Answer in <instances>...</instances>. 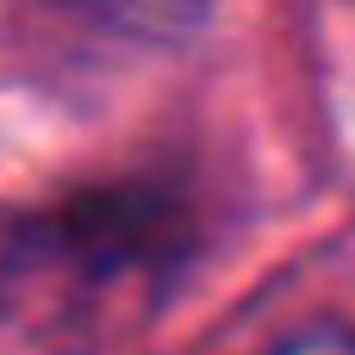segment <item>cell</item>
Returning <instances> with one entry per match:
<instances>
[{
	"label": "cell",
	"instance_id": "6da1fadb",
	"mask_svg": "<svg viewBox=\"0 0 355 355\" xmlns=\"http://www.w3.org/2000/svg\"><path fill=\"white\" fill-rule=\"evenodd\" d=\"M181 225L156 193L112 187L44 212L6 250V300L37 331H112L119 312H144L181 262Z\"/></svg>",
	"mask_w": 355,
	"mask_h": 355
},
{
	"label": "cell",
	"instance_id": "7a4b0ae2",
	"mask_svg": "<svg viewBox=\"0 0 355 355\" xmlns=\"http://www.w3.org/2000/svg\"><path fill=\"white\" fill-rule=\"evenodd\" d=\"M69 12H81L87 25L112 31V37H137V44H175L193 37L212 12V0H62Z\"/></svg>",
	"mask_w": 355,
	"mask_h": 355
},
{
	"label": "cell",
	"instance_id": "3957f363",
	"mask_svg": "<svg viewBox=\"0 0 355 355\" xmlns=\"http://www.w3.org/2000/svg\"><path fill=\"white\" fill-rule=\"evenodd\" d=\"M275 355H355V331H349V324H318V331L287 337Z\"/></svg>",
	"mask_w": 355,
	"mask_h": 355
}]
</instances>
